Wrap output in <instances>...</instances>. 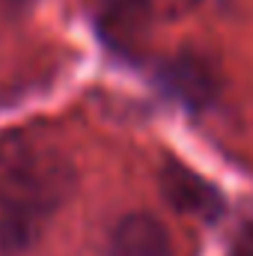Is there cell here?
I'll use <instances>...</instances> for the list:
<instances>
[{"instance_id":"obj_3","label":"cell","mask_w":253,"mask_h":256,"mask_svg":"<svg viewBox=\"0 0 253 256\" xmlns=\"http://www.w3.org/2000/svg\"><path fill=\"white\" fill-rule=\"evenodd\" d=\"M114 15L122 18L126 24H143L149 21L155 12H173L182 9L188 0H108Z\"/></svg>"},{"instance_id":"obj_2","label":"cell","mask_w":253,"mask_h":256,"mask_svg":"<svg viewBox=\"0 0 253 256\" xmlns=\"http://www.w3.org/2000/svg\"><path fill=\"white\" fill-rule=\"evenodd\" d=\"M110 256H173V244L161 220L137 212L114 226Z\"/></svg>"},{"instance_id":"obj_1","label":"cell","mask_w":253,"mask_h":256,"mask_svg":"<svg viewBox=\"0 0 253 256\" xmlns=\"http://www.w3.org/2000/svg\"><path fill=\"white\" fill-rule=\"evenodd\" d=\"M74 185L72 164L54 140L15 134L0 140V236L27 244Z\"/></svg>"},{"instance_id":"obj_4","label":"cell","mask_w":253,"mask_h":256,"mask_svg":"<svg viewBox=\"0 0 253 256\" xmlns=\"http://www.w3.org/2000/svg\"><path fill=\"white\" fill-rule=\"evenodd\" d=\"M230 256H253V226H248V230L236 238V244H232Z\"/></svg>"}]
</instances>
